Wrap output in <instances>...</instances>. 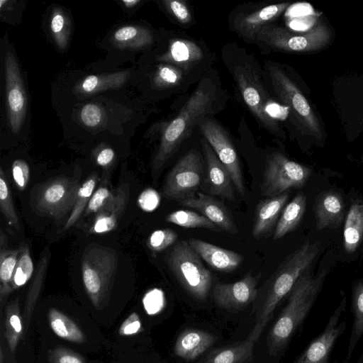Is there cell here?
Returning a JSON list of instances; mask_svg holds the SVG:
<instances>
[{
	"label": "cell",
	"mask_w": 363,
	"mask_h": 363,
	"mask_svg": "<svg viewBox=\"0 0 363 363\" xmlns=\"http://www.w3.org/2000/svg\"><path fill=\"white\" fill-rule=\"evenodd\" d=\"M308 269L296 282L290 292L287 304L269 333L267 347L272 357L277 356L286 347L323 288L328 269H322L315 275Z\"/></svg>",
	"instance_id": "1"
},
{
	"label": "cell",
	"mask_w": 363,
	"mask_h": 363,
	"mask_svg": "<svg viewBox=\"0 0 363 363\" xmlns=\"http://www.w3.org/2000/svg\"><path fill=\"white\" fill-rule=\"evenodd\" d=\"M215 99V89L209 79H203L183 106L179 114L171 121L162 135L160 145L152 164L154 180L165 163L190 135L194 128L203 121Z\"/></svg>",
	"instance_id": "2"
},
{
	"label": "cell",
	"mask_w": 363,
	"mask_h": 363,
	"mask_svg": "<svg viewBox=\"0 0 363 363\" xmlns=\"http://www.w3.org/2000/svg\"><path fill=\"white\" fill-rule=\"evenodd\" d=\"M318 252V242L306 241L279 266L270 279L262 306L247 338L257 342L279 302L291 292L298 278L311 265Z\"/></svg>",
	"instance_id": "3"
},
{
	"label": "cell",
	"mask_w": 363,
	"mask_h": 363,
	"mask_svg": "<svg viewBox=\"0 0 363 363\" xmlns=\"http://www.w3.org/2000/svg\"><path fill=\"white\" fill-rule=\"evenodd\" d=\"M117 267L116 252L105 246L91 245L82 256L81 272L84 289L98 310L106 307L109 302Z\"/></svg>",
	"instance_id": "4"
},
{
	"label": "cell",
	"mask_w": 363,
	"mask_h": 363,
	"mask_svg": "<svg viewBox=\"0 0 363 363\" xmlns=\"http://www.w3.org/2000/svg\"><path fill=\"white\" fill-rule=\"evenodd\" d=\"M169 268L184 290L194 298L204 301L211 287L212 276L188 241L176 243L165 257Z\"/></svg>",
	"instance_id": "5"
},
{
	"label": "cell",
	"mask_w": 363,
	"mask_h": 363,
	"mask_svg": "<svg viewBox=\"0 0 363 363\" xmlns=\"http://www.w3.org/2000/svg\"><path fill=\"white\" fill-rule=\"evenodd\" d=\"M331 38L328 26L320 23L304 33H296L272 23L264 26L257 40L274 49L286 52H313L324 48Z\"/></svg>",
	"instance_id": "6"
},
{
	"label": "cell",
	"mask_w": 363,
	"mask_h": 363,
	"mask_svg": "<svg viewBox=\"0 0 363 363\" xmlns=\"http://www.w3.org/2000/svg\"><path fill=\"white\" fill-rule=\"evenodd\" d=\"M311 174V169L276 152L266 160L262 194L267 198L280 195L290 188L302 187Z\"/></svg>",
	"instance_id": "7"
},
{
	"label": "cell",
	"mask_w": 363,
	"mask_h": 363,
	"mask_svg": "<svg viewBox=\"0 0 363 363\" xmlns=\"http://www.w3.org/2000/svg\"><path fill=\"white\" fill-rule=\"evenodd\" d=\"M203 164L196 150L189 151L172 168L164 182L162 195L170 200L182 201L195 198L201 184Z\"/></svg>",
	"instance_id": "8"
},
{
	"label": "cell",
	"mask_w": 363,
	"mask_h": 363,
	"mask_svg": "<svg viewBox=\"0 0 363 363\" xmlns=\"http://www.w3.org/2000/svg\"><path fill=\"white\" fill-rule=\"evenodd\" d=\"M80 185L72 178L59 177L43 184L37 189L34 206L43 216L59 220L69 211H72L75 203Z\"/></svg>",
	"instance_id": "9"
},
{
	"label": "cell",
	"mask_w": 363,
	"mask_h": 363,
	"mask_svg": "<svg viewBox=\"0 0 363 363\" xmlns=\"http://www.w3.org/2000/svg\"><path fill=\"white\" fill-rule=\"evenodd\" d=\"M268 70L272 86L279 99L309 134L320 139L322 132L318 120L301 91L279 67L270 66Z\"/></svg>",
	"instance_id": "10"
},
{
	"label": "cell",
	"mask_w": 363,
	"mask_h": 363,
	"mask_svg": "<svg viewBox=\"0 0 363 363\" xmlns=\"http://www.w3.org/2000/svg\"><path fill=\"white\" fill-rule=\"evenodd\" d=\"M234 76L247 108L267 129L277 133L278 123L267 110L269 100L258 75L249 65H242L234 68Z\"/></svg>",
	"instance_id": "11"
},
{
	"label": "cell",
	"mask_w": 363,
	"mask_h": 363,
	"mask_svg": "<svg viewBox=\"0 0 363 363\" xmlns=\"http://www.w3.org/2000/svg\"><path fill=\"white\" fill-rule=\"evenodd\" d=\"M199 128L219 160L228 172L237 192L244 196L245 189L240 160L236 150L224 128L216 121H203Z\"/></svg>",
	"instance_id": "12"
},
{
	"label": "cell",
	"mask_w": 363,
	"mask_h": 363,
	"mask_svg": "<svg viewBox=\"0 0 363 363\" xmlns=\"http://www.w3.org/2000/svg\"><path fill=\"white\" fill-rule=\"evenodd\" d=\"M346 298L343 296L323 330L299 355L295 363H337L330 362L332 350L347 329V321L341 320L346 312Z\"/></svg>",
	"instance_id": "13"
},
{
	"label": "cell",
	"mask_w": 363,
	"mask_h": 363,
	"mask_svg": "<svg viewBox=\"0 0 363 363\" xmlns=\"http://www.w3.org/2000/svg\"><path fill=\"white\" fill-rule=\"evenodd\" d=\"M6 108L9 128L18 133L26 118L27 97L18 64L11 51L4 57Z\"/></svg>",
	"instance_id": "14"
},
{
	"label": "cell",
	"mask_w": 363,
	"mask_h": 363,
	"mask_svg": "<svg viewBox=\"0 0 363 363\" xmlns=\"http://www.w3.org/2000/svg\"><path fill=\"white\" fill-rule=\"evenodd\" d=\"M261 274L249 272L240 280L230 284H218L213 289L216 303L228 311H240L252 303L257 295V284Z\"/></svg>",
	"instance_id": "15"
},
{
	"label": "cell",
	"mask_w": 363,
	"mask_h": 363,
	"mask_svg": "<svg viewBox=\"0 0 363 363\" xmlns=\"http://www.w3.org/2000/svg\"><path fill=\"white\" fill-rule=\"evenodd\" d=\"M180 203L195 209L225 232L235 234L238 230L232 214L226 206L220 200L202 192H197V197L187 199Z\"/></svg>",
	"instance_id": "16"
},
{
	"label": "cell",
	"mask_w": 363,
	"mask_h": 363,
	"mask_svg": "<svg viewBox=\"0 0 363 363\" xmlns=\"http://www.w3.org/2000/svg\"><path fill=\"white\" fill-rule=\"evenodd\" d=\"M201 143L207 164L208 191L213 196L233 201L235 197L233 184L228 172L208 141L203 138Z\"/></svg>",
	"instance_id": "17"
},
{
	"label": "cell",
	"mask_w": 363,
	"mask_h": 363,
	"mask_svg": "<svg viewBox=\"0 0 363 363\" xmlns=\"http://www.w3.org/2000/svg\"><path fill=\"white\" fill-rule=\"evenodd\" d=\"M289 5V3L271 4L249 13L239 14L234 18V28L244 38L255 40L260 30L272 23Z\"/></svg>",
	"instance_id": "18"
},
{
	"label": "cell",
	"mask_w": 363,
	"mask_h": 363,
	"mask_svg": "<svg viewBox=\"0 0 363 363\" xmlns=\"http://www.w3.org/2000/svg\"><path fill=\"white\" fill-rule=\"evenodd\" d=\"M287 191L273 197L264 199L255 208L252 235L255 239H261L271 233L277 225L281 213L288 201Z\"/></svg>",
	"instance_id": "19"
},
{
	"label": "cell",
	"mask_w": 363,
	"mask_h": 363,
	"mask_svg": "<svg viewBox=\"0 0 363 363\" xmlns=\"http://www.w3.org/2000/svg\"><path fill=\"white\" fill-rule=\"evenodd\" d=\"M189 245L211 268L223 272H230L238 269L243 262V257L236 252L196 238L187 240Z\"/></svg>",
	"instance_id": "20"
},
{
	"label": "cell",
	"mask_w": 363,
	"mask_h": 363,
	"mask_svg": "<svg viewBox=\"0 0 363 363\" xmlns=\"http://www.w3.org/2000/svg\"><path fill=\"white\" fill-rule=\"evenodd\" d=\"M128 184H121L113 199L97 214L89 229L90 233L104 234L114 230L122 216L129 200L130 190Z\"/></svg>",
	"instance_id": "21"
},
{
	"label": "cell",
	"mask_w": 363,
	"mask_h": 363,
	"mask_svg": "<svg viewBox=\"0 0 363 363\" xmlns=\"http://www.w3.org/2000/svg\"><path fill=\"white\" fill-rule=\"evenodd\" d=\"M217 337L199 329L190 328L182 332L174 347L175 354L185 360H193L204 353L216 342Z\"/></svg>",
	"instance_id": "22"
},
{
	"label": "cell",
	"mask_w": 363,
	"mask_h": 363,
	"mask_svg": "<svg viewBox=\"0 0 363 363\" xmlns=\"http://www.w3.org/2000/svg\"><path fill=\"white\" fill-rule=\"evenodd\" d=\"M314 212L318 230L337 228L344 218L342 197L333 191L323 192L315 200Z\"/></svg>",
	"instance_id": "23"
},
{
	"label": "cell",
	"mask_w": 363,
	"mask_h": 363,
	"mask_svg": "<svg viewBox=\"0 0 363 363\" xmlns=\"http://www.w3.org/2000/svg\"><path fill=\"white\" fill-rule=\"evenodd\" d=\"M203 55L202 50L194 42L177 39L171 40L168 50L158 60L179 68L189 69L199 62Z\"/></svg>",
	"instance_id": "24"
},
{
	"label": "cell",
	"mask_w": 363,
	"mask_h": 363,
	"mask_svg": "<svg viewBox=\"0 0 363 363\" xmlns=\"http://www.w3.org/2000/svg\"><path fill=\"white\" fill-rule=\"evenodd\" d=\"M18 257V249H9L8 239L0 230V309L2 312L7 298L13 291L11 282Z\"/></svg>",
	"instance_id": "25"
},
{
	"label": "cell",
	"mask_w": 363,
	"mask_h": 363,
	"mask_svg": "<svg viewBox=\"0 0 363 363\" xmlns=\"http://www.w3.org/2000/svg\"><path fill=\"white\" fill-rule=\"evenodd\" d=\"M49 260L50 250L48 247H45L39 259L34 278L30 285L25 302L23 313L25 335L28 330L30 323L43 286Z\"/></svg>",
	"instance_id": "26"
},
{
	"label": "cell",
	"mask_w": 363,
	"mask_h": 363,
	"mask_svg": "<svg viewBox=\"0 0 363 363\" xmlns=\"http://www.w3.org/2000/svg\"><path fill=\"white\" fill-rule=\"evenodd\" d=\"M306 207V197L303 192L299 191L284 206L274 229V240H279L296 228L303 218Z\"/></svg>",
	"instance_id": "27"
},
{
	"label": "cell",
	"mask_w": 363,
	"mask_h": 363,
	"mask_svg": "<svg viewBox=\"0 0 363 363\" xmlns=\"http://www.w3.org/2000/svg\"><path fill=\"white\" fill-rule=\"evenodd\" d=\"M130 76L128 71L105 74L89 75L76 84L74 91L89 95L107 89L122 86Z\"/></svg>",
	"instance_id": "28"
},
{
	"label": "cell",
	"mask_w": 363,
	"mask_h": 363,
	"mask_svg": "<svg viewBox=\"0 0 363 363\" xmlns=\"http://www.w3.org/2000/svg\"><path fill=\"white\" fill-rule=\"evenodd\" d=\"M255 342L247 337L239 344L213 351L199 363H248L253 359Z\"/></svg>",
	"instance_id": "29"
},
{
	"label": "cell",
	"mask_w": 363,
	"mask_h": 363,
	"mask_svg": "<svg viewBox=\"0 0 363 363\" xmlns=\"http://www.w3.org/2000/svg\"><path fill=\"white\" fill-rule=\"evenodd\" d=\"M344 247L354 252L363 240V201L352 203L347 213L343 230Z\"/></svg>",
	"instance_id": "30"
},
{
	"label": "cell",
	"mask_w": 363,
	"mask_h": 363,
	"mask_svg": "<svg viewBox=\"0 0 363 363\" xmlns=\"http://www.w3.org/2000/svg\"><path fill=\"white\" fill-rule=\"evenodd\" d=\"M351 311L353 323L343 363L350 362L353 351L363 335V281H357L353 286Z\"/></svg>",
	"instance_id": "31"
},
{
	"label": "cell",
	"mask_w": 363,
	"mask_h": 363,
	"mask_svg": "<svg viewBox=\"0 0 363 363\" xmlns=\"http://www.w3.org/2000/svg\"><path fill=\"white\" fill-rule=\"evenodd\" d=\"M5 337L10 351L14 353L25 335L23 317L17 297L6 303L4 316Z\"/></svg>",
	"instance_id": "32"
},
{
	"label": "cell",
	"mask_w": 363,
	"mask_h": 363,
	"mask_svg": "<svg viewBox=\"0 0 363 363\" xmlns=\"http://www.w3.org/2000/svg\"><path fill=\"white\" fill-rule=\"evenodd\" d=\"M111 40L118 48L139 49L150 45L153 41V36L150 30L146 28L125 26L114 32Z\"/></svg>",
	"instance_id": "33"
},
{
	"label": "cell",
	"mask_w": 363,
	"mask_h": 363,
	"mask_svg": "<svg viewBox=\"0 0 363 363\" xmlns=\"http://www.w3.org/2000/svg\"><path fill=\"white\" fill-rule=\"evenodd\" d=\"M48 317L51 329L60 338L74 343L85 342L86 337L81 328L62 312L52 308Z\"/></svg>",
	"instance_id": "34"
},
{
	"label": "cell",
	"mask_w": 363,
	"mask_h": 363,
	"mask_svg": "<svg viewBox=\"0 0 363 363\" xmlns=\"http://www.w3.org/2000/svg\"><path fill=\"white\" fill-rule=\"evenodd\" d=\"M164 220L167 223L186 228H205L215 232L221 231L219 227L203 215L187 209L172 211L165 216Z\"/></svg>",
	"instance_id": "35"
},
{
	"label": "cell",
	"mask_w": 363,
	"mask_h": 363,
	"mask_svg": "<svg viewBox=\"0 0 363 363\" xmlns=\"http://www.w3.org/2000/svg\"><path fill=\"white\" fill-rule=\"evenodd\" d=\"M99 179L98 174L93 173L80 185L73 209L62 232L69 230L78 220L84 208H86Z\"/></svg>",
	"instance_id": "36"
},
{
	"label": "cell",
	"mask_w": 363,
	"mask_h": 363,
	"mask_svg": "<svg viewBox=\"0 0 363 363\" xmlns=\"http://www.w3.org/2000/svg\"><path fill=\"white\" fill-rule=\"evenodd\" d=\"M18 249V257L11 282L13 291L24 286L34 272L29 246L25 242H21Z\"/></svg>",
	"instance_id": "37"
},
{
	"label": "cell",
	"mask_w": 363,
	"mask_h": 363,
	"mask_svg": "<svg viewBox=\"0 0 363 363\" xmlns=\"http://www.w3.org/2000/svg\"><path fill=\"white\" fill-rule=\"evenodd\" d=\"M0 208L9 225L19 230L20 222L13 205L12 192L1 167L0 168Z\"/></svg>",
	"instance_id": "38"
},
{
	"label": "cell",
	"mask_w": 363,
	"mask_h": 363,
	"mask_svg": "<svg viewBox=\"0 0 363 363\" xmlns=\"http://www.w3.org/2000/svg\"><path fill=\"white\" fill-rule=\"evenodd\" d=\"M50 28L58 48L65 50L68 44L70 33V21L60 8L55 7L50 18Z\"/></svg>",
	"instance_id": "39"
},
{
	"label": "cell",
	"mask_w": 363,
	"mask_h": 363,
	"mask_svg": "<svg viewBox=\"0 0 363 363\" xmlns=\"http://www.w3.org/2000/svg\"><path fill=\"white\" fill-rule=\"evenodd\" d=\"M182 79V72L179 67L166 64L159 66L153 78L154 85L158 88H169L178 85Z\"/></svg>",
	"instance_id": "40"
},
{
	"label": "cell",
	"mask_w": 363,
	"mask_h": 363,
	"mask_svg": "<svg viewBox=\"0 0 363 363\" xmlns=\"http://www.w3.org/2000/svg\"><path fill=\"white\" fill-rule=\"evenodd\" d=\"M178 235L170 228L158 229L149 236L147 245L155 252H160L172 245L177 240Z\"/></svg>",
	"instance_id": "41"
},
{
	"label": "cell",
	"mask_w": 363,
	"mask_h": 363,
	"mask_svg": "<svg viewBox=\"0 0 363 363\" xmlns=\"http://www.w3.org/2000/svg\"><path fill=\"white\" fill-rule=\"evenodd\" d=\"M114 194L107 184L101 185L92 194L86 208V214H97L113 199Z\"/></svg>",
	"instance_id": "42"
},
{
	"label": "cell",
	"mask_w": 363,
	"mask_h": 363,
	"mask_svg": "<svg viewBox=\"0 0 363 363\" xmlns=\"http://www.w3.org/2000/svg\"><path fill=\"white\" fill-rule=\"evenodd\" d=\"M48 363H86L85 359L75 351L63 347H55L48 354Z\"/></svg>",
	"instance_id": "43"
},
{
	"label": "cell",
	"mask_w": 363,
	"mask_h": 363,
	"mask_svg": "<svg viewBox=\"0 0 363 363\" xmlns=\"http://www.w3.org/2000/svg\"><path fill=\"white\" fill-rule=\"evenodd\" d=\"M79 117L84 125L89 128H94L101 123L104 113L99 105L89 103L82 108Z\"/></svg>",
	"instance_id": "44"
},
{
	"label": "cell",
	"mask_w": 363,
	"mask_h": 363,
	"mask_svg": "<svg viewBox=\"0 0 363 363\" xmlns=\"http://www.w3.org/2000/svg\"><path fill=\"white\" fill-rule=\"evenodd\" d=\"M12 176L14 183L20 191L27 187L30 179V169L27 162L17 159L12 164Z\"/></svg>",
	"instance_id": "45"
},
{
	"label": "cell",
	"mask_w": 363,
	"mask_h": 363,
	"mask_svg": "<svg viewBox=\"0 0 363 363\" xmlns=\"http://www.w3.org/2000/svg\"><path fill=\"white\" fill-rule=\"evenodd\" d=\"M163 3L167 9L179 23L187 24L191 21V13L184 1L166 0Z\"/></svg>",
	"instance_id": "46"
},
{
	"label": "cell",
	"mask_w": 363,
	"mask_h": 363,
	"mask_svg": "<svg viewBox=\"0 0 363 363\" xmlns=\"http://www.w3.org/2000/svg\"><path fill=\"white\" fill-rule=\"evenodd\" d=\"M160 196L152 189H145L139 196L138 203L141 209L150 212L154 211L160 204Z\"/></svg>",
	"instance_id": "47"
},
{
	"label": "cell",
	"mask_w": 363,
	"mask_h": 363,
	"mask_svg": "<svg viewBox=\"0 0 363 363\" xmlns=\"http://www.w3.org/2000/svg\"><path fill=\"white\" fill-rule=\"evenodd\" d=\"M142 330V323L136 313H131L121 324L118 333L122 336L135 335Z\"/></svg>",
	"instance_id": "48"
},
{
	"label": "cell",
	"mask_w": 363,
	"mask_h": 363,
	"mask_svg": "<svg viewBox=\"0 0 363 363\" xmlns=\"http://www.w3.org/2000/svg\"><path fill=\"white\" fill-rule=\"evenodd\" d=\"M160 293L157 290H154L147 293L143 298V305L149 313H155L160 304Z\"/></svg>",
	"instance_id": "49"
},
{
	"label": "cell",
	"mask_w": 363,
	"mask_h": 363,
	"mask_svg": "<svg viewBox=\"0 0 363 363\" xmlns=\"http://www.w3.org/2000/svg\"><path fill=\"white\" fill-rule=\"evenodd\" d=\"M115 157V152L113 149L110 147H105L101 149L96 155L95 160L98 165L107 167H108Z\"/></svg>",
	"instance_id": "50"
},
{
	"label": "cell",
	"mask_w": 363,
	"mask_h": 363,
	"mask_svg": "<svg viewBox=\"0 0 363 363\" xmlns=\"http://www.w3.org/2000/svg\"><path fill=\"white\" fill-rule=\"evenodd\" d=\"M122 2L127 8H132L140 2V0H122Z\"/></svg>",
	"instance_id": "51"
},
{
	"label": "cell",
	"mask_w": 363,
	"mask_h": 363,
	"mask_svg": "<svg viewBox=\"0 0 363 363\" xmlns=\"http://www.w3.org/2000/svg\"><path fill=\"white\" fill-rule=\"evenodd\" d=\"M357 363H363V354L361 355Z\"/></svg>",
	"instance_id": "52"
}]
</instances>
